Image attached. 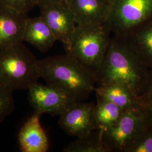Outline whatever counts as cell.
Masks as SVG:
<instances>
[{
  "mask_svg": "<svg viewBox=\"0 0 152 152\" xmlns=\"http://www.w3.org/2000/svg\"><path fill=\"white\" fill-rule=\"evenodd\" d=\"M128 152H152V130L147 129Z\"/></svg>",
  "mask_w": 152,
  "mask_h": 152,
  "instance_id": "19",
  "label": "cell"
},
{
  "mask_svg": "<svg viewBox=\"0 0 152 152\" xmlns=\"http://www.w3.org/2000/svg\"><path fill=\"white\" fill-rule=\"evenodd\" d=\"M152 17V0H114L107 24L114 34L126 36Z\"/></svg>",
  "mask_w": 152,
  "mask_h": 152,
  "instance_id": "6",
  "label": "cell"
},
{
  "mask_svg": "<svg viewBox=\"0 0 152 152\" xmlns=\"http://www.w3.org/2000/svg\"><path fill=\"white\" fill-rule=\"evenodd\" d=\"M64 152H109L103 140V129H96L85 136L77 137L64 148Z\"/></svg>",
  "mask_w": 152,
  "mask_h": 152,
  "instance_id": "17",
  "label": "cell"
},
{
  "mask_svg": "<svg viewBox=\"0 0 152 152\" xmlns=\"http://www.w3.org/2000/svg\"><path fill=\"white\" fill-rule=\"evenodd\" d=\"M97 103L95 105L94 115L98 129H105L120 120L125 110L96 94Z\"/></svg>",
  "mask_w": 152,
  "mask_h": 152,
  "instance_id": "16",
  "label": "cell"
},
{
  "mask_svg": "<svg viewBox=\"0 0 152 152\" xmlns=\"http://www.w3.org/2000/svg\"><path fill=\"white\" fill-rule=\"evenodd\" d=\"M147 129L152 130V101L141 103Z\"/></svg>",
  "mask_w": 152,
  "mask_h": 152,
  "instance_id": "22",
  "label": "cell"
},
{
  "mask_svg": "<svg viewBox=\"0 0 152 152\" xmlns=\"http://www.w3.org/2000/svg\"><path fill=\"white\" fill-rule=\"evenodd\" d=\"M27 14L0 5V52L23 42Z\"/></svg>",
  "mask_w": 152,
  "mask_h": 152,
  "instance_id": "11",
  "label": "cell"
},
{
  "mask_svg": "<svg viewBox=\"0 0 152 152\" xmlns=\"http://www.w3.org/2000/svg\"><path fill=\"white\" fill-rule=\"evenodd\" d=\"M39 77L75 102L90 97L97 84L96 73L71 55H58L38 60Z\"/></svg>",
  "mask_w": 152,
  "mask_h": 152,
  "instance_id": "2",
  "label": "cell"
},
{
  "mask_svg": "<svg viewBox=\"0 0 152 152\" xmlns=\"http://www.w3.org/2000/svg\"><path fill=\"white\" fill-rule=\"evenodd\" d=\"M142 104L126 109L118 121L103 130L109 152H128L147 129Z\"/></svg>",
  "mask_w": 152,
  "mask_h": 152,
  "instance_id": "5",
  "label": "cell"
},
{
  "mask_svg": "<svg viewBox=\"0 0 152 152\" xmlns=\"http://www.w3.org/2000/svg\"><path fill=\"white\" fill-rule=\"evenodd\" d=\"M38 59L23 42L0 52V83L12 91L28 90L39 78Z\"/></svg>",
  "mask_w": 152,
  "mask_h": 152,
  "instance_id": "3",
  "label": "cell"
},
{
  "mask_svg": "<svg viewBox=\"0 0 152 152\" xmlns=\"http://www.w3.org/2000/svg\"><path fill=\"white\" fill-rule=\"evenodd\" d=\"M64 1L65 0H34V2L36 6H37L39 7H40L43 6L60 2Z\"/></svg>",
  "mask_w": 152,
  "mask_h": 152,
  "instance_id": "23",
  "label": "cell"
},
{
  "mask_svg": "<svg viewBox=\"0 0 152 152\" xmlns=\"http://www.w3.org/2000/svg\"><path fill=\"white\" fill-rule=\"evenodd\" d=\"M149 69L125 36L114 34L96 73V86L121 83L140 96L147 82Z\"/></svg>",
  "mask_w": 152,
  "mask_h": 152,
  "instance_id": "1",
  "label": "cell"
},
{
  "mask_svg": "<svg viewBox=\"0 0 152 152\" xmlns=\"http://www.w3.org/2000/svg\"><path fill=\"white\" fill-rule=\"evenodd\" d=\"M95 104L76 102L59 115V125L72 136H85L98 129L94 115Z\"/></svg>",
  "mask_w": 152,
  "mask_h": 152,
  "instance_id": "9",
  "label": "cell"
},
{
  "mask_svg": "<svg viewBox=\"0 0 152 152\" xmlns=\"http://www.w3.org/2000/svg\"><path fill=\"white\" fill-rule=\"evenodd\" d=\"M28 101L34 112L53 116L60 115L75 100L54 87L48 85L33 84L28 90Z\"/></svg>",
  "mask_w": 152,
  "mask_h": 152,
  "instance_id": "7",
  "label": "cell"
},
{
  "mask_svg": "<svg viewBox=\"0 0 152 152\" xmlns=\"http://www.w3.org/2000/svg\"><path fill=\"white\" fill-rule=\"evenodd\" d=\"M0 5L10 7L24 14L35 6L34 0H0Z\"/></svg>",
  "mask_w": 152,
  "mask_h": 152,
  "instance_id": "20",
  "label": "cell"
},
{
  "mask_svg": "<svg viewBox=\"0 0 152 152\" xmlns=\"http://www.w3.org/2000/svg\"><path fill=\"white\" fill-rule=\"evenodd\" d=\"M104 1H106L107 2H108V3H109V4H110V5H112V4H113V2L114 1V0H104Z\"/></svg>",
  "mask_w": 152,
  "mask_h": 152,
  "instance_id": "24",
  "label": "cell"
},
{
  "mask_svg": "<svg viewBox=\"0 0 152 152\" xmlns=\"http://www.w3.org/2000/svg\"><path fill=\"white\" fill-rule=\"evenodd\" d=\"M13 91L0 83V123L14 112L15 101Z\"/></svg>",
  "mask_w": 152,
  "mask_h": 152,
  "instance_id": "18",
  "label": "cell"
},
{
  "mask_svg": "<svg viewBox=\"0 0 152 152\" xmlns=\"http://www.w3.org/2000/svg\"><path fill=\"white\" fill-rule=\"evenodd\" d=\"M23 40L44 53L48 52L57 41L51 28L40 15L28 17Z\"/></svg>",
  "mask_w": 152,
  "mask_h": 152,
  "instance_id": "13",
  "label": "cell"
},
{
  "mask_svg": "<svg viewBox=\"0 0 152 152\" xmlns=\"http://www.w3.org/2000/svg\"><path fill=\"white\" fill-rule=\"evenodd\" d=\"M75 17L77 26L106 24L111 5L104 0H65Z\"/></svg>",
  "mask_w": 152,
  "mask_h": 152,
  "instance_id": "10",
  "label": "cell"
},
{
  "mask_svg": "<svg viewBox=\"0 0 152 152\" xmlns=\"http://www.w3.org/2000/svg\"><path fill=\"white\" fill-rule=\"evenodd\" d=\"M139 98L141 103L152 101V69L149 70L146 84Z\"/></svg>",
  "mask_w": 152,
  "mask_h": 152,
  "instance_id": "21",
  "label": "cell"
},
{
  "mask_svg": "<svg viewBox=\"0 0 152 152\" xmlns=\"http://www.w3.org/2000/svg\"><path fill=\"white\" fill-rule=\"evenodd\" d=\"M41 114L34 113L22 126L18 134V141L22 152H46L49 140L40 123Z\"/></svg>",
  "mask_w": 152,
  "mask_h": 152,
  "instance_id": "12",
  "label": "cell"
},
{
  "mask_svg": "<svg viewBox=\"0 0 152 152\" xmlns=\"http://www.w3.org/2000/svg\"><path fill=\"white\" fill-rule=\"evenodd\" d=\"M142 63L152 69V20L150 19L125 36Z\"/></svg>",
  "mask_w": 152,
  "mask_h": 152,
  "instance_id": "14",
  "label": "cell"
},
{
  "mask_svg": "<svg viewBox=\"0 0 152 152\" xmlns=\"http://www.w3.org/2000/svg\"><path fill=\"white\" fill-rule=\"evenodd\" d=\"M40 16L48 24L57 41L63 44L66 51L77 24L75 17L66 1L43 6L40 7Z\"/></svg>",
  "mask_w": 152,
  "mask_h": 152,
  "instance_id": "8",
  "label": "cell"
},
{
  "mask_svg": "<svg viewBox=\"0 0 152 152\" xmlns=\"http://www.w3.org/2000/svg\"><path fill=\"white\" fill-rule=\"evenodd\" d=\"M96 94L124 110L141 104L139 96L130 87L121 83L96 86Z\"/></svg>",
  "mask_w": 152,
  "mask_h": 152,
  "instance_id": "15",
  "label": "cell"
},
{
  "mask_svg": "<svg viewBox=\"0 0 152 152\" xmlns=\"http://www.w3.org/2000/svg\"><path fill=\"white\" fill-rule=\"evenodd\" d=\"M110 33L107 23L77 26L65 53L96 73L108 48Z\"/></svg>",
  "mask_w": 152,
  "mask_h": 152,
  "instance_id": "4",
  "label": "cell"
}]
</instances>
